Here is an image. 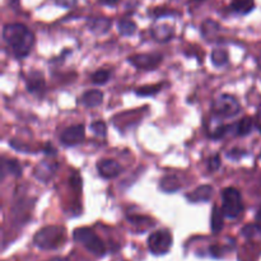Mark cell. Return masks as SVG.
Returning a JSON list of instances; mask_svg holds the SVG:
<instances>
[{"label": "cell", "instance_id": "9", "mask_svg": "<svg viewBox=\"0 0 261 261\" xmlns=\"http://www.w3.org/2000/svg\"><path fill=\"white\" fill-rule=\"evenodd\" d=\"M97 170L101 177L103 178H115L122 172V167L112 160H101L97 163Z\"/></svg>", "mask_w": 261, "mask_h": 261}, {"label": "cell", "instance_id": "6", "mask_svg": "<svg viewBox=\"0 0 261 261\" xmlns=\"http://www.w3.org/2000/svg\"><path fill=\"white\" fill-rule=\"evenodd\" d=\"M172 246V234L167 229L153 232L148 239V247L153 255H165Z\"/></svg>", "mask_w": 261, "mask_h": 261}, {"label": "cell", "instance_id": "8", "mask_svg": "<svg viewBox=\"0 0 261 261\" xmlns=\"http://www.w3.org/2000/svg\"><path fill=\"white\" fill-rule=\"evenodd\" d=\"M86 138V132H84L83 124H76L73 126L64 130L60 135V142L65 147H74V145L81 144Z\"/></svg>", "mask_w": 261, "mask_h": 261}, {"label": "cell", "instance_id": "29", "mask_svg": "<svg viewBox=\"0 0 261 261\" xmlns=\"http://www.w3.org/2000/svg\"><path fill=\"white\" fill-rule=\"evenodd\" d=\"M255 127L261 133V110H259L255 117Z\"/></svg>", "mask_w": 261, "mask_h": 261}, {"label": "cell", "instance_id": "30", "mask_svg": "<svg viewBox=\"0 0 261 261\" xmlns=\"http://www.w3.org/2000/svg\"><path fill=\"white\" fill-rule=\"evenodd\" d=\"M101 4L103 5H109V7H115V5L119 3V0H98Z\"/></svg>", "mask_w": 261, "mask_h": 261}, {"label": "cell", "instance_id": "14", "mask_svg": "<svg viewBox=\"0 0 261 261\" xmlns=\"http://www.w3.org/2000/svg\"><path fill=\"white\" fill-rule=\"evenodd\" d=\"M111 27V22L107 18H94V19L89 20V28H91L92 32L94 33H101L107 32Z\"/></svg>", "mask_w": 261, "mask_h": 261}, {"label": "cell", "instance_id": "7", "mask_svg": "<svg viewBox=\"0 0 261 261\" xmlns=\"http://www.w3.org/2000/svg\"><path fill=\"white\" fill-rule=\"evenodd\" d=\"M133 66L140 70H153L162 63V55L160 54H138L127 59Z\"/></svg>", "mask_w": 261, "mask_h": 261}, {"label": "cell", "instance_id": "1", "mask_svg": "<svg viewBox=\"0 0 261 261\" xmlns=\"http://www.w3.org/2000/svg\"><path fill=\"white\" fill-rule=\"evenodd\" d=\"M3 40L18 59L25 58L35 45V35L22 23L5 24L3 27Z\"/></svg>", "mask_w": 261, "mask_h": 261}, {"label": "cell", "instance_id": "25", "mask_svg": "<svg viewBox=\"0 0 261 261\" xmlns=\"http://www.w3.org/2000/svg\"><path fill=\"white\" fill-rule=\"evenodd\" d=\"M91 130L97 135V137H106L107 133V126L103 121L98 120V121H94L91 124Z\"/></svg>", "mask_w": 261, "mask_h": 261}, {"label": "cell", "instance_id": "23", "mask_svg": "<svg viewBox=\"0 0 261 261\" xmlns=\"http://www.w3.org/2000/svg\"><path fill=\"white\" fill-rule=\"evenodd\" d=\"M110 75H111V74H110V71L105 70V69H99V70L94 71V73L92 74L91 81H92V83H94V84H105L109 82Z\"/></svg>", "mask_w": 261, "mask_h": 261}, {"label": "cell", "instance_id": "22", "mask_svg": "<svg viewBox=\"0 0 261 261\" xmlns=\"http://www.w3.org/2000/svg\"><path fill=\"white\" fill-rule=\"evenodd\" d=\"M117 28H119L120 35L132 36L133 33H135V31H137V24H135L133 20L121 19L119 22V24H117Z\"/></svg>", "mask_w": 261, "mask_h": 261}, {"label": "cell", "instance_id": "10", "mask_svg": "<svg viewBox=\"0 0 261 261\" xmlns=\"http://www.w3.org/2000/svg\"><path fill=\"white\" fill-rule=\"evenodd\" d=\"M56 170H58V165L54 162H47V161H42L38 163L35 168V177L37 180L42 181V182H47L55 175Z\"/></svg>", "mask_w": 261, "mask_h": 261}, {"label": "cell", "instance_id": "4", "mask_svg": "<svg viewBox=\"0 0 261 261\" xmlns=\"http://www.w3.org/2000/svg\"><path fill=\"white\" fill-rule=\"evenodd\" d=\"M74 240L83 245L89 252L94 254L96 256H103L106 252V247H105L102 240L92 229L86 228V227L76 228L74 231Z\"/></svg>", "mask_w": 261, "mask_h": 261}, {"label": "cell", "instance_id": "18", "mask_svg": "<svg viewBox=\"0 0 261 261\" xmlns=\"http://www.w3.org/2000/svg\"><path fill=\"white\" fill-rule=\"evenodd\" d=\"M231 8L240 14H247L254 9V0H233Z\"/></svg>", "mask_w": 261, "mask_h": 261}, {"label": "cell", "instance_id": "5", "mask_svg": "<svg viewBox=\"0 0 261 261\" xmlns=\"http://www.w3.org/2000/svg\"><path fill=\"white\" fill-rule=\"evenodd\" d=\"M240 112V103L231 94H222L213 102V114L218 117L236 116Z\"/></svg>", "mask_w": 261, "mask_h": 261}, {"label": "cell", "instance_id": "31", "mask_svg": "<svg viewBox=\"0 0 261 261\" xmlns=\"http://www.w3.org/2000/svg\"><path fill=\"white\" fill-rule=\"evenodd\" d=\"M256 226L257 228L261 229V208L259 209V212H257L256 214Z\"/></svg>", "mask_w": 261, "mask_h": 261}, {"label": "cell", "instance_id": "17", "mask_svg": "<svg viewBox=\"0 0 261 261\" xmlns=\"http://www.w3.org/2000/svg\"><path fill=\"white\" fill-rule=\"evenodd\" d=\"M160 186L165 193H175V191H177L181 188L180 182H178V180L175 176H166V177H163L161 180Z\"/></svg>", "mask_w": 261, "mask_h": 261}, {"label": "cell", "instance_id": "19", "mask_svg": "<svg viewBox=\"0 0 261 261\" xmlns=\"http://www.w3.org/2000/svg\"><path fill=\"white\" fill-rule=\"evenodd\" d=\"M153 36L157 41L160 42H166V41L170 40L173 35L172 28L168 27V25H161V27H155L154 30L152 31Z\"/></svg>", "mask_w": 261, "mask_h": 261}, {"label": "cell", "instance_id": "28", "mask_svg": "<svg viewBox=\"0 0 261 261\" xmlns=\"http://www.w3.org/2000/svg\"><path fill=\"white\" fill-rule=\"evenodd\" d=\"M55 4L61 5V7H65V8H70L75 4L76 0H53Z\"/></svg>", "mask_w": 261, "mask_h": 261}, {"label": "cell", "instance_id": "11", "mask_svg": "<svg viewBox=\"0 0 261 261\" xmlns=\"http://www.w3.org/2000/svg\"><path fill=\"white\" fill-rule=\"evenodd\" d=\"M213 188L211 185H201L195 190L188 194V200L191 203H201V201H209L213 196Z\"/></svg>", "mask_w": 261, "mask_h": 261}, {"label": "cell", "instance_id": "24", "mask_svg": "<svg viewBox=\"0 0 261 261\" xmlns=\"http://www.w3.org/2000/svg\"><path fill=\"white\" fill-rule=\"evenodd\" d=\"M161 91V84H155V86H144L139 87L137 89V94L139 96H153V94H157Z\"/></svg>", "mask_w": 261, "mask_h": 261}, {"label": "cell", "instance_id": "32", "mask_svg": "<svg viewBox=\"0 0 261 261\" xmlns=\"http://www.w3.org/2000/svg\"><path fill=\"white\" fill-rule=\"evenodd\" d=\"M260 157H261V154H260Z\"/></svg>", "mask_w": 261, "mask_h": 261}, {"label": "cell", "instance_id": "2", "mask_svg": "<svg viewBox=\"0 0 261 261\" xmlns=\"http://www.w3.org/2000/svg\"><path fill=\"white\" fill-rule=\"evenodd\" d=\"M65 240L64 228L59 226H47L38 231L35 236V245L42 250L58 249Z\"/></svg>", "mask_w": 261, "mask_h": 261}, {"label": "cell", "instance_id": "16", "mask_svg": "<svg viewBox=\"0 0 261 261\" xmlns=\"http://www.w3.org/2000/svg\"><path fill=\"white\" fill-rule=\"evenodd\" d=\"M2 172H3V177H4L5 173H12V175L19 177V176H22V167H20L19 163H18L15 160H7L3 162Z\"/></svg>", "mask_w": 261, "mask_h": 261}, {"label": "cell", "instance_id": "26", "mask_svg": "<svg viewBox=\"0 0 261 261\" xmlns=\"http://www.w3.org/2000/svg\"><path fill=\"white\" fill-rule=\"evenodd\" d=\"M219 166H221V158H219V155H213V157L209 158L208 161V168L209 171H212V172H216L217 170L219 168Z\"/></svg>", "mask_w": 261, "mask_h": 261}, {"label": "cell", "instance_id": "21", "mask_svg": "<svg viewBox=\"0 0 261 261\" xmlns=\"http://www.w3.org/2000/svg\"><path fill=\"white\" fill-rule=\"evenodd\" d=\"M252 127H254V121H252L251 117H244V119L237 124V135H240V137L249 135L250 133H251Z\"/></svg>", "mask_w": 261, "mask_h": 261}, {"label": "cell", "instance_id": "3", "mask_svg": "<svg viewBox=\"0 0 261 261\" xmlns=\"http://www.w3.org/2000/svg\"><path fill=\"white\" fill-rule=\"evenodd\" d=\"M222 199H223L222 212L224 217L229 219L239 218L244 212V203L240 191L234 188H226L222 191Z\"/></svg>", "mask_w": 261, "mask_h": 261}, {"label": "cell", "instance_id": "13", "mask_svg": "<svg viewBox=\"0 0 261 261\" xmlns=\"http://www.w3.org/2000/svg\"><path fill=\"white\" fill-rule=\"evenodd\" d=\"M25 84H27L28 92H31V93L41 96V93L45 92V81H43L42 75L38 73L31 74V76L27 79Z\"/></svg>", "mask_w": 261, "mask_h": 261}, {"label": "cell", "instance_id": "15", "mask_svg": "<svg viewBox=\"0 0 261 261\" xmlns=\"http://www.w3.org/2000/svg\"><path fill=\"white\" fill-rule=\"evenodd\" d=\"M223 217L224 214L222 212V209H219L218 206H214L211 219V227L214 233H218L223 228Z\"/></svg>", "mask_w": 261, "mask_h": 261}, {"label": "cell", "instance_id": "27", "mask_svg": "<svg viewBox=\"0 0 261 261\" xmlns=\"http://www.w3.org/2000/svg\"><path fill=\"white\" fill-rule=\"evenodd\" d=\"M229 129H231V126H227V125H222V126H219L218 129L214 132L213 139H222V138L228 133Z\"/></svg>", "mask_w": 261, "mask_h": 261}, {"label": "cell", "instance_id": "20", "mask_svg": "<svg viewBox=\"0 0 261 261\" xmlns=\"http://www.w3.org/2000/svg\"><path fill=\"white\" fill-rule=\"evenodd\" d=\"M228 58V53H227V50H224V48H217V50H214L213 53H212V63L216 66H218V68L227 65Z\"/></svg>", "mask_w": 261, "mask_h": 261}, {"label": "cell", "instance_id": "12", "mask_svg": "<svg viewBox=\"0 0 261 261\" xmlns=\"http://www.w3.org/2000/svg\"><path fill=\"white\" fill-rule=\"evenodd\" d=\"M102 101H103V93L98 89H91V91L84 92L81 97V103L86 107H89V109L98 107L102 103Z\"/></svg>", "mask_w": 261, "mask_h": 261}]
</instances>
